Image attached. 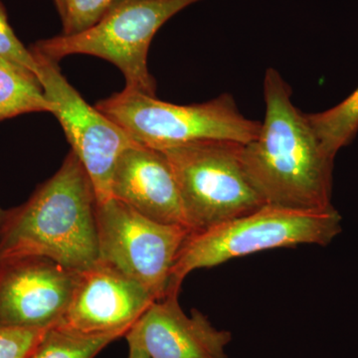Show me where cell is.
<instances>
[{
  "label": "cell",
  "instance_id": "cell-1",
  "mask_svg": "<svg viewBox=\"0 0 358 358\" xmlns=\"http://www.w3.org/2000/svg\"><path fill=\"white\" fill-rule=\"evenodd\" d=\"M265 117L258 136L243 145L242 159L266 204L301 210L333 207L334 159L308 114L292 101L291 86L274 68L263 82Z\"/></svg>",
  "mask_w": 358,
  "mask_h": 358
},
{
  "label": "cell",
  "instance_id": "cell-2",
  "mask_svg": "<svg viewBox=\"0 0 358 358\" xmlns=\"http://www.w3.org/2000/svg\"><path fill=\"white\" fill-rule=\"evenodd\" d=\"M96 203L93 182L71 150L27 201L6 210L0 260L40 256L75 271L89 268L99 260Z\"/></svg>",
  "mask_w": 358,
  "mask_h": 358
},
{
  "label": "cell",
  "instance_id": "cell-3",
  "mask_svg": "<svg viewBox=\"0 0 358 358\" xmlns=\"http://www.w3.org/2000/svg\"><path fill=\"white\" fill-rule=\"evenodd\" d=\"M341 232L334 207L301 210L266 204L209 229L190 233L174 264L167 294H178L190 273L266 250L327 246Z\"/></svg>",
  "mask_w": 358,
  "mask_h": 358
},
{
  "label": "cell",
  "instance_id": "cell-4",
  "mask_svg": "<svg viewBox=\"0 0 358 358\" xmlns=\"http://www.w3.org/2000/svg\"><path fill=\"white\" fill-rule=\"evenodd\" d=\"M96 109L136 143L166 150L202 141L255 140L261 122L245 117L230 94L208 102L176 105L124 88L96 103Z\"/></svg>",
  "mask_w": 358,
  "mask_h": 358
},
{
  "label": "cell",
  "instance_id": "cell-5",
  "mask_svg": "<svg viewBox=\"0 0 358 358\" xmlns=\"http://www.w3.org/2000/svg\"><path fill=\"white\" fill-rule=\"evenodd\" d=\"M199 1L117 0L89 29L39 40L30 50L58 63L77 54L103 59L121 71L124 88L155 96L157 83L148 66L150 43L166 21Z\"/></svg>",
  "mask_w": 358,
  "mask_h": 358
},
{
  "label": "cell",
  "instance_id": "cell-6",
  "mask_svg": "<svg viewBox=\"0 0 358 358\" xmlns=\"http://www.w3.org/2000/svg\"><path fill=\"white\" fill-rule=\"evenodd\" d=\"M243 143L202 141L160 150L178 183L186 225L200 232L266 205L243 164Z\"/></svg>",
  "mask_w": 358,
  "mask_h": 358
},
{
  "label": "cell",
  "instance_id": "cell-7",
  "mask_svg": "<svg viewBox=\"0 0 358 358\" xmlns=\"http://www.w3.org/2000/svg\"><path fill=\"white\" fill-rule=\"evenodd\" d=\"M99 260L138 282L155 301L166 296L174 264L192 231L157 222L110 197L96 210Z\"/></svg>",
  "mask_w": 358,
  "mask_h": 358
},
{
  "label": "cell",
  "instance_id": "cell-8",
  "mask_svg": "<svg viewBox=\"0 0 358 358\" xmlns=\"http://www.w3.org/2000/svg\"><path fill=\"white\" fill-rule=\"evenodd\" d=\"M31 51V50H30ZM45 96L77 155L88 173L98 202L110 199L115 164L128 148L136 145L126 131L92 107L63 76L58 62L32 53Z\"/></svg>",
  "mask_w": 358,
  "mask_h": 358
},
{
  "label": "cell",
  "instance_id": "cell-9",
  "mask_svg": "<svg viewBox=\"0 0 358 358\" xmlns=\"http://www.w3.org/2000/svg\"><path fill=\"white\" fill-rule=\"evenodd\" d=\"M78 273L45 257L1 259L0 327L57 326L69 306Z\"/></svg>",
  "mask_w": 358,
  "mask_h": 358
},
{
  "label": "cell",
  "instance_id": "cell-10",
  "mask_svg": "<svg viewBox=\"0 0 358 358\" xmlns=\"http://www.w3.org/2000/svg\"><path fill=\"white\" fill-rule=\"evenodd\" d=\"M155 301L145 287L98 260L78 273L69 306L57 326L89 336H126Z\"/></svg>",
  "mask_w": 358,
  "mask_h": 358
},
{
  "label": "cell",
  "instance_id": "cell-11",
  "mask_svg": "<svg viewBox=\"0 0 358 358\" xmlns=\"http://www.w3.org/2000/svg\"><path fill=\"white\" fill-rule=\"evenodd\" d=\"M152 358H228L232 334L216 329L206 315H186L178 294L155 301L126 334Z\"/></svg>",
  "mask_w": 358,
  "mask_h": 358
},
{
  "label": "cell",
  "instance_id": "cell-12",
  "mask_svg": "<svg viewBox=\"0 0 358 358\" xmlns=\"http://www.w3.org/2000/svg\"><path fill=\"white\" fill-rule=\"evenodd\" d=\"M110 196L157 222L187 227L173 169L157 148L138 143L120 157Z\"/></svg>",
  "mask_w": 358,
  "mask_h": 358
},
{
  "label": "cell",
  "instance_id": "cell-13",
  "mask_svg": "<svg viewBox=\"0 0 358 358\" xmlns=\"http://www.w3.org/2000/svg\"><path fill=\"white\" fill-rule=\"evenodd\" d=\"M53 110L34 73L0 58V122L29 113L53 114Z\"/></svg>",
  "mask_w": 358,
  "mask_h": 358
},
{
  "label": "cell",
  "instance_id": "cell-14",
  "mask_svg": "<svg viewBox=\"0 0 358 358\" xmlns=\"http://www.w3.org/2000/svg\"><path fill=\"white\" fill-rule=\"evenodd\" d=\"M122 336L124 334L89 336L55 326L47 329L28 358H95L106 346Z\"/></svg>",
  "mask_w": 358,
  "mask_h": 358
},
{
  "label": "cell",
  "instance_id": "cell-15",
  "mask_svg": "<svg viewBox=\"0 0 358 358\" xmlns=\"http://www.w3.org/2000/svg\"><path fill=\"white\" fill-rule=\"evenodd\" d=\"M308 115L324 147L338 155L358 134V87L331 109Z\"/></svg>",
  "mask_w": 358,
  "mask_h": 358
},
{
  "label": "cell",
  "instance_id": "cell-16",
  "mask_svg": "<svg viewBox=\"0 0 358 358\" xmlns=\"http://www.w3.org/2000/svg\"><path fill=\"white\" fill-rule=\"evenodd\" d=\"M117 1V0H61L57 8L62 18L63 34H76L89 29Z\"/></svg>",
  "mask_w": 358,
  "mask_h": 358
},
{
  "label": "cell",
  "instance_id": "cell-17",
  "mask_svg": "<svg viewBox=\"0 0 358 358\" xmlns=\"http://www.w3.org/2000/svg\"><path fill=\"white\" fill-rule=\"evenodd\" d=\"M0 58L31 71L38 77V65L30 49L21 43L9 24L6 7L0 0Z\"/></svg>",
  "mask_w": 358,
  "mask_h": 358
},
{
  "label": "cell",
  "instance_id": "cell-18",
  "mask_svg": "<svg viewBox=\"0 0 358 358\" xmlns=\"http://www.w3.org/2000/svg\"><path fill=\"white\" fill-rule=\"evenodd\" d=\"M47 329L0 327V358L29 357Z\"/></svg>",
  "mask_w": 358,
  "mask_h": 358
},
{
  "label": "cell",
  "instance_id": "cell-19",
  "mask_svg": "<svg viewBox=\"0 0 358 358\" xmlns=\"http://www.w3.org/2000/svg\"><path fill=\"white\" fill-rule=\"evenodd\" d=\"M129 345V357L128 358H152L148 355V352L141 348L140 345L134 343H128Z\"/></svg>",
  "mask_w": 358,
  "mask_h": 358
},
{
  "label": "cell",
  "instance_id": "cell-20",
  "mask_svg": "<svg viewBox=\"0 0 358 358\" xmlns=\"http://www.w3.org/2000/svg\"><path fill=\"white\" fill-rule=\"evenodd\" d=\"M6 210H3V209L0 207V226L2 225V222H3L4 217H6Z\"/></svg>",
  "mask_w": 358,
  "mask_h": 358
},
{
  "label": "cell",
  "instance_id": "cell-21",
  "mask_svg": "<svg viewBox=\"0 0 358 358\" xmlns=\"http://www.w3.org/2000/svg\"><path fill=\"white\" fill-rule=\"evenodd\" d=\"M55 2H56V6H59V4H60V2H61V0H55Z\"/></svg>",
  "mask_w": 358,
  "mask_h": 358
}]
</instances>
